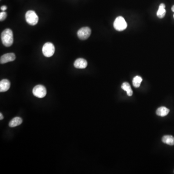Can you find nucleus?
<instances>
[{
  "instance_id": "nucleus-3",
  "label": "nucleus",
  "mask_w": 174,
  "mask_h": 174,
  "mask_svg": "<svg viewBox=\"0 0 174 174\" xmlns=\"http://www.w3.org/2000/svg\"><path fill=\"white\" fill-rule=\"evenodd\" d=\"M127 27V24L122 16H118L116 18L114 22V27L118 31H123Z\"/></svg>"
},
{
  "instance_id": "nucleus-16",
  "label": "nucleus",
  "mask_w": 174,
  "mask_h": 174,
  "mask_svg": "<svg viewBox=\"0 0 174 174\" xmlns=\"http://www.w3.org/2000/svg\"><path fill=\"white\" fill-rule=\"evenodd\" d=\"M7 16V13L5 12V11L2 12L0 13V20L1 21H4V20H5Z\"/></svg>"
},
{
  "instance_id": "nucleus-7",
  "label": "nucleus",
  "mask_w": 174,
  "mask_h": 174,
  "mask_svg": "<svg viewBox=\"0 0 174 174\" xmlns=\"http://www.w3.org/2000/svg\"><path fill=\"white\" fill-rule=\"evenodd\" d=\"M16 59V56L13 53L5 54L1 57L0 63L5 64L8 62H13Z\"/></svg>"
},
{
  "instance_id": "nucleus-15",
  "label": "nucleus",
  "mask_w": 174,
  "mask_h": 174,
  "mask_svg": "<svg viewBox=\"0 0 174 174\" xmlns=\"http://www.w3.org/2000/svg\"><path fill=\"white\" fill-rule=\"evenodd\" d=\"M142 81V78L140 76H136L132 80V85L136 88H138L140 86L141 83Z\"/></svg>"
},
{
  "instance_id": "nucleus-4",
  "label": "nucleus",
  "mask_w": 174,
  "mask_h": 174,
  "mask_svg": "<svg viewBox=\"0 0 174 174\" xmlns=\"http://www.w3.org/2000/svg\"><path fill=\"white\" fill-rule=\"evenodd\" d=\"M55 46L51 43L48 42L45 44L42 48V52L45 57H50L55 53Z\"/></svg>"
},
{
  "instance_id": "nucleus-13",
  "label": "nucleus",
  "mask_w": 174,
  "mask_h": 174,
  "mask_svg": "<svg viewBox=\"0 0 174 174\" xmlns=\"http://www.w3.org/2000/svg\"><path fill=\"white\" fill-rule=\"evenodd\" d=\"M162 141L167 145L170 146L174 145V137L169 135L164 136L162 138Z\"/></svg>"
},
{
  "instance_id": "nucleus-17",
  "label": "nucleus",
  "mask_w": 174,
  "mask_h": 174,
  "mask_svg": "<svg viewBox=\"0 0 174 174\" xmlns=\"http://www.w3.org/2000/svg\"><path fill=\"white\" fill-rule=\"evenodd\" d=\"M1 9L3 11H5V10L7 9V7L5 5L2 6L1 7Z\"/></svg>"
},
{
  "instance_id": "nucleus-6",
  "label": "nucleus",
  "mask_w": 174,
  "mask_h": 174,
  "mask_svg": "<svg viewBox=\"0 0 174 174\" xmlns=\"http://www.w3.org/2000/svg\"><path fill=\"white\" fill-rule=\"evenodd\" d=\"M91 30L89 27H83L79 29L77 33L78 37L80 39L85 40L87 39L91 34Z\"/></svg>"
},
{
  "instance_id": "nucleus-18",
  "label": "nucleus",
  "mask_w": 174,
  "mask_h": 174,
  "mask_svg": "<svg viewBox=\"0 0 174 174\" xmlns=\"http://www.w3.org/2000/svg\"><path fill=\"white\" fill-rule=\"evenodd\" d=\"M0 117H0V120H3V118H4V117H3V116H2V113H0Z\"/></svg>"
},
{
  "instance_id": "nucleus-12",
  "label": "nucleus",
  "mask_w": 174,
  "mask_h": 174,
  "mask_svg": "<svg viewBox=\"0 0 174 174\" xmlns=\"http://www.w3.org/2000/svg\"><path fill=\"white\" fill-rule=\"evenodd\" d=\"M169 111V109L166 108V107H161L157 109L156 114L157 115L161 117H165L167 115Z\"/></svg>"
},
{
  "instance_id": "nucleus-2",
  "label": "nucleus",
  "mask_w": 174,
  "mask_h": 174,
  "mask_svg": "<svg viewBox=\"0 0 174 174\" xmlns=\"http://www.w3.org/2000/svg\"><path fill=\"white\" fill-rule=\"evenodd\" d=\"M25 19L26 22L31 25H35L38 22V16L34 11H27L25 14Z\"/></svg>"
},
{
  "instance_id": "nucleus-20",
  "label": "nucleus",
  "mask_w": 174,
  "mask_h": 174,
  "mask_svg": "<svg viewBox=\"0 0 174 174\" xmlns=\"http://www.w3.org/2000/svg\"></svg>"
},
{
  "instance_id": "nucleus-5",
  "label": "nucleus",
  "mask_w": 174,
  "mask_h": 174,
  "mask_svg": "<svg viewBox=\"0 0 174 174\" xmlns=\"http://www.w3.org/2000/svg\"><path fill=\"white\" fill-rule=\"evenodd\" d=\"M33 93L34 96L39 98H42L45 96L46 89L43 85H38L35 86L33 89Z\"/></svg>"
},
{
  "instance_id": "nucleus-10",
  "label": "nucleus",
  "mask_w": 174,
  "mask_h": 174,
  "mask_svg": "<svg viewBox=\"0 0 174 174\" xmlns=\"http://www.w3.org/2000/svg\"><path fill=\"white\" fill-rule=\"evenodd\" d=\"M22 123V120L21 118L15 117L12 118L9 123L10 127H15L20 125Z\"/></svg>"
},
{
  "instance_id": "nucleus-8",
  "label": "nucleus",
  "mask_w": 174,
  "mask_h": 174,
  "mask_svg": "<svg viewBox=\"0 0 174 174\" xmlns=\"http://www.w3.org/2000/svg\"><path fill=\"white\" fill-rule=\"evenodd\" d=\"M88 63L86 60L82 58H79L75 60L74 63V67L78 69H84L87 67Z\"/></svg>"
},
{
  "instance_id": "nucleus-11",
  "label": "nucleus",
  "mask_w": 174,
  "mask_h": 174,
  "mask_svg": "<svg viewBox=\"0 0 174 174\" xmlns=\"http://www.w3.org/2000/svg\"><path fill=\"white\" fill-rule=\"evenodd\" d=\"M165 8V5L164 4H160L159 6V9L157 12V16L160 19H162L165 15L166 10Z\"/></svg>"
},
{
  "instance_id": "nucleus-14",
  "label": "nucleus",
  "mask_w": 174,
  "mask_h": 174,
  "mask_svg": "<svg viewBox=\"0 0 174 174\" xmlns=\"http://www.w3.org/2000/svg\"><path fill=\"white\" fill-rule=\"evenodd\" d=\"M122 89L124 91H126L127 93V95L129 96H131L132 94V91L131 87L129 84V83L124 82L121 85Z\"/></svg>"
},
{
  "instance_id": "nucleus-9",
  "label": "nucleus",
  "mask_w": 174,
  "mask_h": 174,
  "mask_svg": "<svg viewBox=\"0 0 174 174\" xmlns=\"http://www.w3.org/2000/svg\"><path fill=\"white\" fill-rule=\"evenodd\" d=\"M10 87V82L8 79H4L0 81V92H3L8 91Z\"/></svg>"
},
{
  "instance_id": "nucleus-1",
  "label": "nucleus",
  "mask_w": 174,
  "mask_h": 174,
  "mask_svg": "<svg viewBox=\"0 0 174 174\" xmlns=\"http://www.w3.org/2000/svg\"><path fill=\"white\" fill-rule=\"evenodd\" d=\"M2 42L6 47H9L13 44L14 39L12 31L10 29H5L1 34Z\"/></svg>"
},
{
  "instance_id": "nucleus-19",
  "label": "nucleus",
  "mask_w": 174,
  "mask_h": 174,
  "mask_svg": "<svg viewBox=\"0 0 174 174\" xmlns=\"http://www.w3.org/2000/svg\"><path fill=\"white\" fill-rule=\"evenodd\" d=\"M172 11L174 12V5L172 7Z\"/></svg>"
}]
</instances>
